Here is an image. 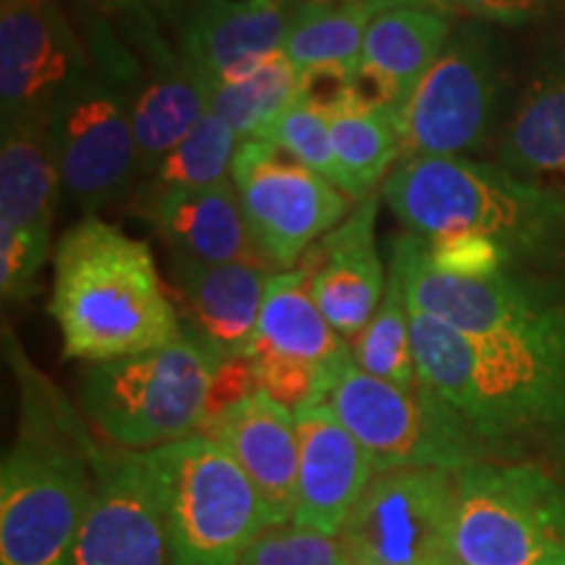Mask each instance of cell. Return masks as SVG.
I'll return each instance as SVG.
<instances>
[{
  "label": "cell",
  "mask_w": 565,
  "mask_h": 565,
  "mask_svg": "<svg viewBox=\"0 0 565 565\" xmlns=\"http://www.w3.org/2000/svg\"><path fill=\"white\" fill-rule=\"evenodd\" d=\"M322 113L328 118L338 166L349 179L356 202L380 192L404 150L401 124L385 108L364 100L356 87L345 100Z\"/></svg>",
  "instance_id": "26"
},
{
  "label": "cell",
  "mask_w": 565,
  "mask_h": 565,
  "mask_svg": "<svg viewBox=\"0 0 565 565\" xmlns=\"http://www.w3.org/2000/svg\"><path fill=\"white\" fill-rule=\"evenodd\" d=\"M63 196L47 113L0 118V296L21 303L53 257V215Z\"/></svg>",
  "instance_id": "13"
},
{
  "label": "cell",
  "mask_w": 565,
  "mask_h": 565,
  "mask_svg": "<svg viewBox=\"0 0 565 565\" xmlns=\"http://www.w3.org/2000/svg\"><path fill=\"white\" fill-rule=\"evenodd\" d=\"M383 202L422 242L494 246L515 270L565 273V200L471 158L401 160Z\"/></svg>",
  "instance_id": "4"
},
{
  "label": "cell",
  "mask_w": 565,
  "mask_h": 565,
  "mask_svg": "<svg viewBox=\"0 0 565 565\" xmlns=\"http://www.w3.org/2000/svg\"><path fill=\"white\" fill-rule=\"evenodd\" d=\"M66 565H168L162 513L145 454L95 450V492Z\"/></svg>",
  "instance_id": "16"
},
{
  "label": "cell",
  "mask_w": 565,
  "mask_h": 565,
  "mask_svg": "<svg viewBox=\"0 0 565 565\" xmlns=\"http://www.w3.org/2000/svg\"><path fill=\"white\" fill-rule=\"evenodd\" d=\"M456 475L445 469L374 475L338 534L349 555L372 565H456Z\"/></svg>",
  "instance_id": "14"
},
{
  "label": "cell",
  "mask_w": 565,
  "mask_h": 565,
  "mask_svg": "<svg viewBox=\"0 0 565 565\" xmlns=\"http://www.w3.org/2000/svg\"><path fill=\"white\" fill-rule=\"evenodd\" d=\"M47 131L63 200L84 217L137 192L141 152L131 108L121 84L100 63L89 58V66L55 95Z\"/></svg>",
  "instance_id": "9"
},
{
  "label": "cell",
  "mask_w": 565,
  "mask_h": 565,
  "mask_svg": "<svg viewBox=\"0 0 565 565\" xmlns=\"http://www.w3.org/2000/svg\"><path fill=\"white\" fill-rule=\"evenodd\" d=\"M171 278L186 322L221 362L249 356L273 270L246 263L207 265L171 254Z\"/></svg>",
  "instance_id": "22"
},
{
  "label": "cell",
  "mask_w": 565,
  "mask_h": 565,
  "mask_svg": "<svg viewBox=\"0 0 565 565\" xmlns=\"http://www.w3.org/2000/svg\"><path fill=\"white\" fill-rule=\"evenodd\" d=\"M87 17H103L110 21H152L168 32H179L186 13L196 0H76Z\"/></svg>",
  "instance_id": "33"
},
{
  "label": "cell",
  "mask_w": 565,
  "mask_h": 565,
  "mask_svg": "<svg viewBox=\"0 0 565 565\" xmlns=\"http://www.w3.org/2000/svg\"><path fill=\"white\" fill-rule=\"evenodd\" d=\"M362 3H370L374 9H387V6H424V9L445 11V0H362Z\"/></svg>",
  "instance_id": "35"
},
{
  "label": "cell",
  "mask_w": 565,
  "mask_h": 565,
  "mask_svg": "<svg viewBox=\"0 0 565 565\" xmlns=\"http://www.w3.org/2000/svg\"><path fill=\"white\" fill-rule=\"evenodd\" d=\"M294 414L299 433L294 524L338 536L374 479V463L324 404H307Z\"/></svg>",
  "instance_id": "20"
},
{
  "label": "cell",
  "mask_w": 565,
  "mask_h": 565,
  "mask_svg": "<svg viewBox=\"0 0 565 565\" xmlns=\"http://www.w3.org/2000/svg\"><path fill=\"white\" fill-rule=\"evenodd\" d=\"M383 189L356 202L349 217L303 254L299 267L324 320L343 341H353L377 312L387 288V267L377 246Z\"/></svg>",
  "instance_id": "18"
},
{
  "label": "cell",
  "mask_w": 565,
  "mask_h": 565,
  "mask_svg": "<svg viewBox=\"0 0 565 565\" xmlns=\"http://www.w3.org/2000/svg\"><path fill=\"white\" fill-rule=\"evenodd\" d=\"M312 404H324L362 443L374 475L398 469L461 471L487 461L461 419L419 383L406 391L359 370L353 356L338 366Z\"/></svg>",
  "instance_id": "8"
},
{
  "label": "cell",
  "mask_w": 565,
  "mask_h": 565,
  "mask_svg": "<svg viewBox=\"0 0 565 565\" xmlns=\"http://www.w3.org/2000/svg\"><path fill=\"white\" fill-rule=\"evenodd\" d=\"M6 351L13 353L21 412L0 466V565H66L95 492L97 448L9 330Z\"/></svg>",
  "instance_id": "2"
},
{
  "label": "cell",
  "mask_w": 565,
  "mask_h": 565,
  "mask_svg": "<svg viewBox=\"0 0 565 565\" xmlns=\"http://www.w3.org/2000/svg\"><path fill=\"white\" fill-rule=\"evenodd\" d=\"M294 0H196L175 32L200 82L228 79L286 45Z\"/></svg>",
  "instance_id": "23"
},
{
  "label": "cell",
  "mask_w": 565,
  "mask_h": 565,
  "mask_svg": "<svg viewBox=\"0 0 565 565\" xmlns=\"http://www.w3.org/2000/svg\"><path fill=\"white\" fill-rule=\"evenodd\" d=\"M236 131L215 113H204V118L183 137L171 152L154 162L152 171L139 181L134 192V207L145 212L152 202L171 192L204 189L231 179L233 158L238 150Z\"/></svg>",
  "instance_id": "29"
},
{
  "label": "cell",
  "mask_w": 565,
  "mask_h": 565,
  "mask_svg": "<svg viewBox=\"0 0 565 565\" xmlns=\"http://www.w3.org/2000/svg\"><path fill=\"white\" fill-rule=\"evenodd\" d=\"M553 0H445V11L463 13L484 24H524L540 17Z\"/></svg>",
  "instance_id": "34"
},
{
  "label": "cell",
  "mask_w": 565,
  "mask_h": 565,
  "mask_svg": "<svg viewBox=\"0 0 565 565\" xmlns=\"http://www.w3.org/2000/svg\"><path fill=\"white\" fill-rule=\"evenodd\" d=\"M51 317L63 356L87 364L162 349L183 333L150 246L97 215L55 242Z\"/></svg>",
  "instance_id": "3"
},
{
  "label": "cell",
  "mask_w": 565,
  "mask_h": 565,
  "mask_svg": "<svg viewBox=\"0 0 565 565\" xmlns=\"http://www.w3.org/2000/svg\"><path fill=\"white\" fill-rule=\"evenodd\" d=\"M259 139L273 141L275 147H280L282 152H288L291 158L303 162L307 168H312L315 173H320L322 179L335 183L343 194H349L353 202V189L345 173L338 166L333 139H330L328 118L320 108H315L312 103L296 100L291 108L280 113L275 121L267 126V131Z\"/></svg>",
  "instance_id": "31"
},
{
  "label": "cell",
  "mask_w": 565,
  "mask_h": 565,
  "mask_svg": "<svg viewBox=\"0 0 565 565\" xmlns=\"http://www.w3.org/2000/svg\"><path fill=\"white\" fill-rule=\"evenodd\" d=\"M84 42L89 58L116 76L126 92L145 179L207 113L200 76L183 58L173 32L152 21L89 17Z\"/></svg>",
  "instance_id": "10"
},
{
  "label": "cell",
  "mask_w": 565,
  "mask_h": 565,
  "mask_svg": "<svg viewBox=\"0 0 565 565\" xmlns=\"http://www.w3.org/2000/svg\"><path fill=\"white\" fill-rule=\"evenodd\" d=\"M456 565H565V484L536 463L456 475Z\"/></svg>",
  "instance_id": "7"
},
{
  "label": "cell",
  "mask_w": 565,
  "mask_h": 565,
  "mask_svg": "<svg viewBox=\"0 0 565 565\" xmlns=\"http://www.w3.org/2000/svg\"><path fill=\"white\" fill-rule=\"evenodd\" d=\"M217 366L221 359L183 328L179 341L162 349L87 364L79 383L82 412L121 450L162 448L202 433Z\"/></svg>",
  "instance_id": "5"
},
{
  "label": "cell",
  "mask_w": 565,
  "mask_h": 565,
  "mask_svg": "<svg viewBox=\"0 0 565 565\" xmlns=\"http://www.w3.org/2000/svg\"><path fill=\"white\" fill-rule=\"evenodd\" d=\"M349 565H372V563H362V561H353V557H351V563Z\"/></svg>",
  "instance_id": "36"
},
{
  "label": "cell",
  "mask_w": 565,
  "mask_h": 565,
  "mask_svg": "<svg viewBox=\"0 0 565 565\" xmlns=\"http://www.w3.org/2000/svg\"><path fill=\"white\" fill-rule=\"evenodd\" d=\"M141 215L150 217L168 249L179 257L207 265L246 263L273 270L254 244L231 179L160 196Z\"/></svg>",
  "instance_id": "24"
},
{
  "label": "cell",
  "mask_w": 565,
  "mask_h": 565,
  "mask_svg": "<svg viewBox=\"0 0 565 565\" xmlns=\"http://www.w3.org/2000/svg\"><path fill=\"white\" fill-rule=\"evenodd\" d=\"M351 555L341 536L299 524L267 526L246 550L238 565H349Z\"/></svg>",
  "instance_id": "32"
},
{
  "label": "cell",
  "mask_w": 565,
  "mask_h": 565,
  "mask_svg": "<svg viewBox=\"0 0 565 565\" xmlns=\"http://www.w3.org/2000/svg\"><path fill=\"white\" fill-rule=\"evenodd\" d=\"M349 345L359 370L406 391L419 387L412 338V303H408L404 275L391 263H387V288L377 312Z\"/></svg>",
  "instance_id": "30"
},
{
  "label": "cell",
  "mask_w": 565,
  "mask_h": 565,
  "mask_svg": "<svg viewBox=\"0 0 565 565\" xmlns=\"http://www.w3.org/2000/svg\"><path fill=\"white\" fill-rule=\"evenodd\" d=\"M200 84L207 110L221 116L238 141L263 137L267 126L299 100V71L282 51L228 79Z\"/></svg>",
  "instance_id": "28"
},
{
  "label": "cell",
  "mask_w": 565,
  "mask_h": 565,
  "mask_svg": "<svg viewBox=\"0 0 565 565\" xmlns=\"http://www.w3.org/2000/svg\"><path fill=\"white\" fill-rule=\"evenodd\" d=\"M454 34L450 13L424 6L377 9L366 26L356 92L385 108L404 129L416 89Z\"/></svg>",
  "instance_id": "21"
},
{
  "label": "cell",
  "mask_w": 565,
  "mask_h": 565,
  "mask_svg": "<svg viewBox=\"0 0 565 565\" xmlns=\"http://www.w3.org/2000/svg\"><path fill=\"white\" fill-rule=\"evenodd\" d=\"M349 356V341L317 309L307 273L301 267L273 273L257 335L246 356L259 391L299 412L317 401Z\"/></svg>",
  "instance_id": "15"
},
{
  "label": "cell",
  "mask_w": 565,
  "mask_h": 565,
  "mask_svg": "<svg viewBox=\"0 0 565 565\" xmlns=\"http://www.w3.org/2000/svg\"><path fill=\"white\" fill-rule=\"evenodd\" d=\"M231 181L254 244L275 273L296 270L303 254L356 207L335 183L265 139L238 145Z\"/></svg>",
  "instance_id": "12"
},
{
  "label": "cell",
  "mask_w": 565,
  "mask_h": 565,
  "mask_svg": "<svg viewBox=\"0 0 565 565\" xmlns=\"http://www.w3.org/2000/svg\"><path fill=\"white\" fill-rule=\"evenodd\" d=\"M412 338L419 383L461 419L484 458L565 435V317L521 338L471 341L412 307Z\"/></svg>",
  "instance_id": "1"
},
{
  "label": "cell",
  "mask_w": 565,
  "mask_h": 565,
  "mask_svg": "<svg viewBox=\"0 0 565 565\" xmlns=\"http://www.w3.org/2000/svg\"><path fill=\"white\" fill-rule=\"evenodd\" d=\"M374 11V6L362 0H294L282 53L299 74L315 68L359 71Z\"/></svg>",
  "instance_id": "27"
},
{
  "label": "cell",
  "mask_w": 565,
  "mask_h": 565,
  "mask_svg": "<svg viewBox=\"0 0 565 565\" xmlns=\"http://www.w3.org/2000/svg\"><path fill=\"white\" fill-rule=\"evenodd\" d=\"M168 565H238L267 521L236 461L207 435L145 450Z\"/></svg>",
  "instance_id": "6"
},
{
  "label": "cell",
  "mask_w": 565,
  "mask_h": 565,
  "mask_svg": "<svg viewBox=\"0 0 565 565\" xmlns=\"http://www.w3.org/2000/svg\"><path fill=\"white\" fill-rule=\"evenodd\" d=\"M249 479L267 526L291 524L299 492L296 414L263 391H254L202 427Z\"/></svg>",
  "instance_id": "19"
},
{
  "label": "cell",
  "mask_w": 565,
  "mask_h": 565,
  "mask_svg": "<svg viewBox=\"0 0 565 565\" xmlns=\"http://www.w3.org/2000/svg\"><path fill=\"white\" fill-rule=\"evenodd\" d=\"M89 66L61 0H0V118L47 113Z\"/></svg>",
  "instance_id": "17"
},
{
  "label": "cell",
  "mask_w": 565,
  "mask_h": 565,
  "mask_svg": "<svg viewBox=\"0 0 565 565\" xmlns=\"http://www.w3.org/2000/svg\"><path fill=\"white\" fill-rule=\"evenodd\" d=\"M498 166L565 200V58L547 63L503 126Z\"/></svg>",
  "instance_id": "25"
},
{
  "label": "cell",
  "mask_w": 565,
  "mask_h": 565,
  "mask_svg": "<svg viewBox=\"0 0 565 565\" xmlns=\"http://www.w3.org/2000/svg\"><path fill=\"white\" fill-rule=\"evenodd\" d=\"M503 84V58L490 26L484 21L454 26L406 110L401 160L482 152L498 121Z\"/></svg>",
  "instance_id": "11"
}]
</instances>
